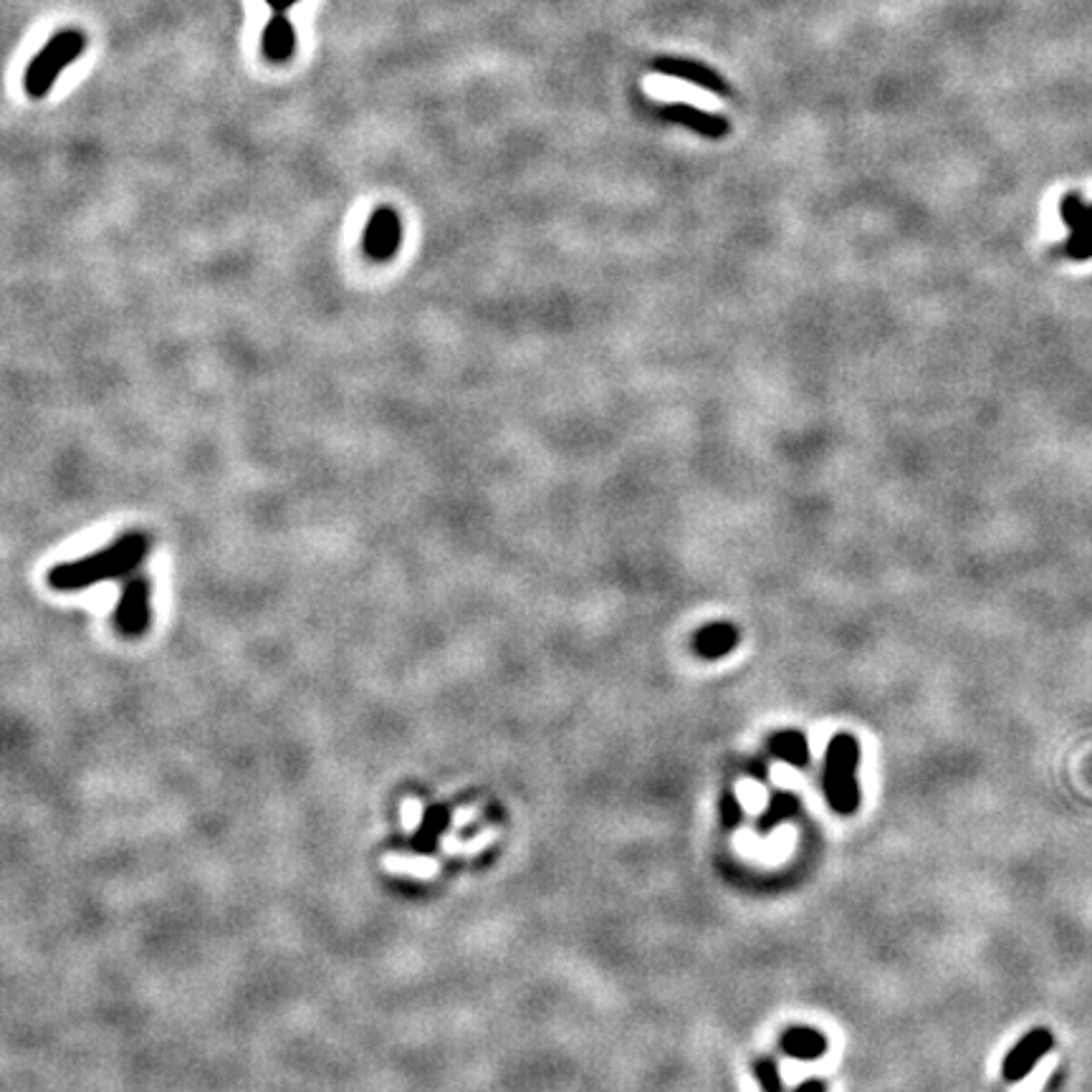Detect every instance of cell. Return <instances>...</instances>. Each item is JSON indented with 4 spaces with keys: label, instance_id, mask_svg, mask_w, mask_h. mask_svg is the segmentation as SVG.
<instances>
[{
    "label": "cell",
    "instance_id": "14",
    "mask_svg": "<svg viewBox=\"0 0 1092 1092\" xmlns=\"http://www.w3.org/2000/svg\"><path fill=\"white\" fill-rule=\"evenodd\" d=\"M741 814H744V812H741V802H739L737 791H734L731 786H728V789L723 791V800H721V822H723V828H726V830L737 828V824L741 822Z\"/></svg>",
    "mask_w": 1092,
    "mask_h": 1092
},
{
    "label": "cell",
    "instance_id": "13",
    "mask_svg": "<svg viewBox=\"0 0 1092 1092\" xmlns=\"http://www.w3.org/2000/svg\"><path fill=\"white\" fill-rule=\"evenodd\" d=\"M754 1072H756V1080H759L763 1092H782V1078H779L777 1062L763 1057V1060L756 1062Z\"/></svg>",
    "mask_w": 1092,
    "mask_h": 1092
},
{
    "label": "cell",
    "instance_id": "1",
    "mask_svg": "<svg viewBox=\"0 0 1092 1092\" xmlns=\"http://www.w3.org/2000/svg\"><path fill=\"white\" fill-rule=\"evenodd\" d=\"M150 549V534H145V531H127V534L117 536L112 544L96 549V552L87 554V557L56 564V567L49 571L46 582L56 592L89 590V587L99 585V582H112L119 580V576L132 574V571L145 562Z\"/></svg>",
    "mask_w": 1092,
    "mask_h": 1092
},
{
    "label": "cell",
    "instance_id": "4",
    "mask_svg": "<svg viewBox=\"0 0 1092 1092\" xmlns=\"http://www.w3.org/2000/svg\"><path fill=\"white\" fill-rule=\"evenodd\" d=\"M152 620V585L143 574L124 582L115 610V625L124 637L145 635Z\"/></svg>",
    "mask_w": 1092,
    "mask_h": 1092
},
{
    "label": "cell",
    "instance_id": "15",
    "mask_svg": "<svg viewBox=\"0 0 1092 1092\" xmlns=\"http://www.w3.org/2000/svg\"><path fill=\"white\" fill-rule=\"evenodd\" d=\"M794 1092H828V1088H824L822 1080H807V1083H802Z\"/></svg>",
    "mask_w": 1092,
    "mask_h": 1092
},
{
    "label": "cell",
    "instance_id": "12",
    "mask_svg": "<svg viewBox=\"0 0 1092 1092\" xmlns=\"http://www.w3.org/2000/svg\"><path fill=\"white\" fill-rule=\"evenodd\" d=\"M800 807L802 802L797 794H791V791H774V794L769 797L767 809H763V814L759 817V835H772L779 824L789 822V819L800 812Z\"/></svg>",
    "mask_w": 1092,
    "mask_h": 1092
},
{
    "label": "cell",
    "instance_id": "16",
    "mask_svg": "<svg viewBox=\"0 0 1092 1092\" xmlns=\"http://www.w3.org/2000/svg\"><path fill=\"white\" fill-rule=\"evenodd\" d=\"M266 3H269L271 8H274V13H288V8H291V5H297L299 0H266Z\"/></svg>",
    "mask_w": 1092,
    "mask_h": 1092
},
{
    "label": "cell",
    "instance_id": "6",
    "mask_svg": "<svg viewBox=\"0 0 1092 1092\" xmlns=\"http://www.w3.org/2000/svg\"><path fill=\"white\" fill-rule=\"evenodd\" d=\"M1062 220L1067 225L1065 253L1072 261H1090L1092 258V202L1080 195H1067L1062 200Z\"/></svg>",
    "mask_w": 1092,
    "mask_h": 1092
},
{
    "label": "cell",
    "instance_id": "3",
    "mask_svg": "<svg viewBox=\"0 0 1092 1092\" xmlns=\"http://www.w3.org/2000/svg\"><path fill=\"white\" fill-rule=\"evenodd\" d=\"M87 51V36L76 28H66V31L54 33L49 38V43L38 51L31 59L28 69L24 73V87L26 94L33 99H43L51 92V87L56 84L59 73L71 66L79 56Z\"/></svg>",
    "mask_w": 1092,
    "mask_h": 1092
},
{
    "label": "cell",
    "instance_id": "2",
    "mask_svg": "<svg viewBox=\"0 0 1092 1092\" xmlns=\"http://www.w3.org/2000/svg\"><path fill=\"white\" fill-rule=\"evenodd\" d=\"M860 744L852 734H835L824 751V800L842 817L860 809Z\"/></svg>",
    "mask_w": 1092,
    "mask_h": 1092
},
{
    "label": "cell",
    "instance_id": "5",
    "mask_svg": "<svg viewBox=\"0 0 1092 1092\" xmlns=\"http://www.w3.org/2000/svg\"><path fill=\"white\" fill-rule=\"evenodd\" d=\"M403 243V220L393 208H377L362 233V251L372 261H389Z\"/></svg>",
    "mask_w": 1092,
    "mask_h": 1092
},
{
    "label": "cell",
    "instance_id": "8",
    "mask_svg": "<svg viewBox=\"0 0 1092 1092\" xmlns=\"http://www.w3.org/2000/svg\"><path fill=\"white\" fill-rule=\"evenodd\" d=\"M779 1050H782V1055L791 1057V1060L812 1062L824 1057V1052H828V1037H824L819 1029L800 1027V1024H797V1027L784 1029L782 1037H779Z\"/></svg>",
    "mask_w": 1092,
    "mask_h": 1092
},
{
    "label": "cell",
    "instance_id": "11",
    "mask_svg": "<svg viewBox=\"0 0 1092 1092\" xmlns=\"http://www.w3.org/2000/svg\"><path fill=\"white\" fill-rule=\"evenodd\" d=\"M767 746H769V754H772L774 759L789 763V767L807 769L809 761H812L807 737L802 731H794V728H784V731L772 734Z\"/></svg>",
    "mask_w": 1092,
    "mask_h": 1092
},
{
    "label": "cell",
    "instance_id": "7",
    "mask_svg": "<svg viewBox=\"0 0 1092 1092\" xmlns=\"http://www.w3.org/2000/svg\"><path fill=\"white\" fill-rule=\"evenodd\" d=\"M1055 1047V1037H1052L1050 1029H1032L1024 1037L1006 1052L1004 1065H1001V1074H1004L1006 1083H1022L1034 1067L1042 1062L1047 1052Z\"/></svg>",
    "mask_w": 1092,
    "mask_h": 1092
},
{
    "label": "cell",
    "instance_id": "10",
    "mask_svg": "<svg viewBox=\"0 0 1092 1092\" xmlns=\"http://www.w3.org/2000/svg\"><path fill=\"white\" fill-rule=\"evenodd\" d=\"M739 645V630L731 622H711V625L700 627L698 635H695L693 648L695 653L704 660H718L726 658L728 653H734Z\"/></svg>",
    "mask_w": 1092,
    "mask_h": 1092
},
{
    "label": "cell",
    "instance_id": "9",
    "mask_svg": "<svg viewBox=\"0 0 1092 1092\" xmlns=\"http://www.w3.org/2000/svg\"><path fill=\"white\" fill-rule=\"evenodd\" d=\"M263 56L274 64H284L297 51V31H293L288 13H274L261 33Z\"/></svg>",
    "mask_w": 1092,
    "mask_h": 1092
}]
</instances>
